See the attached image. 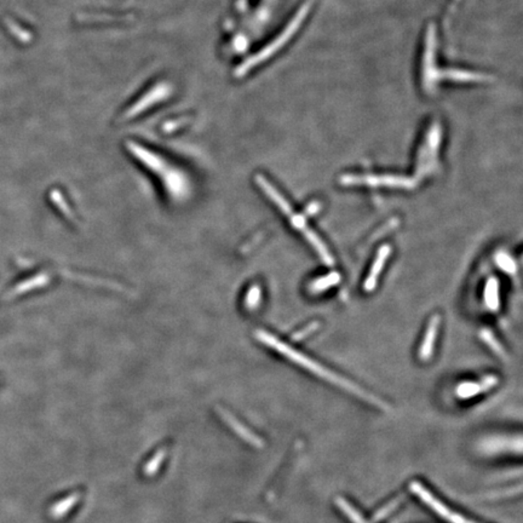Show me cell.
Returning <instances> with one entry per match:
<instances>
[{
  "instance_id": "obj_1",
  "label": "cell",
  "mask_w": 523,
  "mask_h": 523,
  "mask_svg": "<svg viewBox=\"0 0 523 523\" xmlns=\"http://www.w3.org/2000/svg\"><path fill=\"white\" fill-rule=\"evenodd\" d=\"M257 337L260 342H263L265 346H272L275 351H278L280 354H283V356H286L287 359L293 361L294 364L302 366L305 370L310 371L314 375H317V377H320L322 380L330 382L332 384L339 387L342 389L346 390L349 393H354L357 398H362L366 402L373 405L375 407L382 408L384 411L389 409V406H387V403L384 401H382L378 398H375V395L367 393L364 389H361L360 387L354 384L351 380L343 378L341 375H337L332 371L327 370L326 367L320 365L317 361L312 360L310 357L304 355L302 353L293 349L291 346H288L287 344H285L283 342L278 341V338L269 335L267 332H258Z\"/></svg>"
},
{
  "instance_id": "obj_2",
  "label": "cell",
  "mask_w": 523,
  "mask_h": 523,
  "mask_svg": "<svg viewBox=\"0 0 523 523\" xmlns=\"http://www.w3.org/2000/svg\"><path fill=\"white\" fill-rule=\"evenodd\" d=\"M341 182L343 186H371V187H391L402 188V189H412L416 187V181L411 177L405 176H393V175H346L342 176Z\"/></svg>"
},
{
  "instance_id": "obj_3",
  "label": "cell",
  "mask_w": 523,
  "mask_h": 523,
  "mask_svg": "<svg viewBox=\"0 0 523 523\" xmlns=\"http://www.w3.org/2000/svg\"><path fill=\"white\" fill-rule=\"evenodd\" d=\"M441 134L440 125L432 124L418 154L417 171L419 176H427V173L435 171L437 152L441 143Z\"/></svg>"
},
{
  "instance_id": "obj_4",
  "label": "cell",
  "mask_w": 523,
  "mask_h": 523,
  "mask_svg": "<svg viewBox=\"0 0 523 523\" xmlns=\"http://www.w3.org/2000/svg\"><path fill=\"white\" fill-rule=\"evenodd\" d=\"M409 490H411L413 495H417L418 498L422 500L424 504L427 505L432 511H435L440 517L446 520L448 522L476 523L474 522V521H471V520L466 519L464 516H461V514H458L456 511L450 509L446 504L442 503L441 500L432 495L430 490L425 488L420 482H418V481H413V482H411V484H409Z\"/></svg>"
},
{
  "instance_id": "obj_5",
  "label": "cell",
  "mask_w": 523,
  "mask_h": 523,
  "mask_svg": "<svg viewBox=\"0 0 523 523\" xmlns=\"http://www.w3.org/2000/svg\"><path fill=\"white\" fill-rule=\"evenodd\" d=\"M312 3H314V0H307V1L303 4L302 8L299 9V11L296 14V16L293 17L292 21H291L287 27L285 28L283 34H281L278 38H276V40H275L273 44H270L268 48H265L263 53L257 55L256 58H254V61H251L250 66L260 62V61H263L265 58L269 57L270 55L276 53L278 48H281L283 45L287 43L293 34L297 32V29L299 28V26L303 24L304 19L307 17L308 12L312 9Z\"/></svg>"
},
{
  "instance_id": "obj_6",
  "label": "cell",
  "mask_w": 523,
  "mask_h": 523,
  "mask_svg": "<svg viewBox=\"0 0 523 523\" xmlns=\"http://www.w3.org/2000/svg\"><path fill=\"white\" fill-rule=\"evenodd\" d=\"M390 255H391V246L383 245L378 250L375 262H373L372 267H371L370 274H369V276H367L365 283H364V290H365L366 292H372L375 290L377 283H378L380 273H382V270L384 268L385 262L389 258Z\"/></svg>"
},
{
  "instance_id": "obj_7",
  "label": "cell",
  "mask_w": 523,
  "mask_h": 523,
  "mask_svg": "<svg viewBox=\"0 0 523 523\" xmlns=\"http://www.w3.org/2000/svg\"><path fill=\"white\" fill-rule=\"evenodd\" d=\"M498 377L495 375H488L486 377L485 380H480V382H468V383H461L458 385L456 393V396L459 398H470L472 396H476L481 393H485L487 390L492 389L493 387L498 384Z\"/></svg>"
},
{
  "instance_id": "obj_8",
  "label": "cell",
  "mask_w": 523,
  "mask_h": 523,
  "mask_svg": "<svg viewBox=\"0 0 523 523\" xmlns=\"http://www.w3.org/2000/svg\"><path fill=\"white\" fill-rule=\"evenodd\" d=\"M440 322H441V317H438V315H434L430 319V321H429L425 336H424V339H423L420 348H419V357H420V360L422 361L429 360L432 357L435 341H436L437 332H438V327H440Z\"/></svg>"
},
{
  "instance_id": "obj_9",
  "label": "cell",
  "mask_w": 523,
  "mask_h": 523,
  "mask_svg": "<svg viewBox=\"0 0 523 523\" xmlns=\"http://www.w3.org/2000/svg\"><path fill=\"white\" fill-rule=\"evenodd\" d=\"M434 28L430 27L427 34V56L424 58L423 64V85L427 91L432 90L434 82L436 80L434 72Z\"/></svg>"
},
{
  "instance_id": "obj_10",
  "label": "cell",
  "mask_w": 523,
  "mask_h": 523,
  "mask_svg": "<svg viewBox=\"0 0 523 523\" xmlns=\"http://www.w3.org/2000/svg\"><path fill=\"white\" fill-rule=\"evenodd\" d=\"M485 303L492 312L499 309V283L495 278H488L485 287Z\"/></svg>"
},
{
  "instance_id": "obj_11",
  "label": "cell",
  "mask_w": 523,
  "mask_h": 523,
  "mask_svg": "<svg viewBox=\"0 0 523 523\" xmlns=\"http://www.w3.org/2000/svg\"><path fill=\"white\" fill-rule=\"evenodd\" d=\"M442 77L454 82H488L492 78L481 73L466 72V71H446L441 73ZM445 78V79H446Z\"/></svg>"
},
{
  "instance_id": "obj_12",
  "label": "cell",
  "mask_w": 523,
  "mask_h": 523,
  "mask_svg": "<svg viewBox=\"0 0 523 523\" xmlns=\"http://www.w3.org/2000/svg\"><path fill=\"white\" fill-rule=\"evenodd\" d=\"M339 281H341V275L336 273V272H333V273L327 274L325 276H321V278L314 280L310 283L309 290H310V292L312 293L323 292V291H326L327 288L333 287Z\"/></svg>"
},
{
  "instance_id": "obj_13",
  "label": "cell",
  "mask_w": 523,
  "mask_h": 523,
  "mask_svg": "<svg viewBox=\"0 0 523 523\" xmlns=\"http://www.w3.org/2000/svg\"><path fill=\"white\" fill-rule=\"evenodd\" d=\"M336 505L338 506V509L342 510V513L343 514L346 515V517L348 519L351 520V522L353 523H371L367 521V520L361 515V513H359L357 510L353 506V505L348 502V500L344 499V498H341V497H337L336 500Z\"/></svg>"
},
{
  "instance_id": "obj_14",
  "label": "cell",
  "mask_w": 523,
  "mask_h": 523,
  "mask_svg": "<svg viewBox=\"0 0 523 523\" xmlns=\"http://www.w3.org/2000/svg\"><path fill=\"white\" fill-rule=\"evenodd\" d=\"M401 502H402V498H396V499L391 500L389 504L384 505L380 511H377V514L373 517V521L377 522V521L384 520L387 516H389L393 513V510L398 509V506Z\"/></svg>"
},
{
  "instance_id": "obj_15",
  "label": "cell",
  "mask_w": 523,
  "mask_h": 523,
  "mask_svg": "<svg viewBox=\"0 0 523 523\" xmlns=\"http://www.w3.org/2000/svg\"><path fill=\"white\" fill-rule=\"evenodd\" d=\"M497 264L499 265L500 269H503L505 273L514 274L516 272V265L511 257L506 254H498L497 255Z\"/></svg>"
},
{
  "instance_id": "obj_16",
  "label": "cell",
  "mask_w": 523,
  "mask_h": 523,
  "mask_svg": "<svg viewBox=\"0 0 523 523\" xmlns=\"http://www.w3.org/2000/svg\"><path fill=\"white\" fill-rule=\"evenodd\" d=\"M482 338H484V341L488 344V346H490V349L492 351H495V354H498V355L504 356V351L500 348L499 344H498V342L495 341V338L493 337L490 336V332H485V333H482Z\"/></svg>"
},
{
  "instance_id": "obj_17",
  "label": "cell",
  "mask_w": 523,
  "mask_h": 523,
  "mask_svg": "<svg viewBox=\"0 0 523 523\" xmlns=\"http://www.w3.org/2000/svg\"><path fill=\"white\" fill-rule=\"evenodd\" d=\"M317 327H319V322H312L310 325H308L307 327H304L303 330H301L298 333H296V335L293 336V338H294L296 341H298V339H303L304 337L309 336L310 333L315 331Z\"/></svg>"
},
{
  "instance_id": "obj_18",
  "label": "cell",
  "mask_w": 523,
  "mask_h": 523,
  "mask_svg": "<svg viewBox=\"0 0 523 523\" xmlns=\"http://www.w3.org/2000/svg\"><path fill=\"white\" fill-rule=\"evenodd\" d=\"M320 207H321V205H320L319 202H312V204H310V205L305 209L304 213H305V216H312V215H315V213L320 210Z\"/></svg>"
}]
</instances>
